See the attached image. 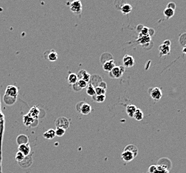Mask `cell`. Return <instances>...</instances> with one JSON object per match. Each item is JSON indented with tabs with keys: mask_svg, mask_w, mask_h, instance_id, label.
<instances>
[{
	"mask_svg": "<svg viewBox=\"0 0 186 173\" xmlns=\"http://www.w3.org/2000/svg\"><path fill=\"white\" fill-rule=\"evenodd\" d=\"M86 93L88 95L91 96H93L95 95V87H93L91 83L87 85V89H86Z\"/></svg>",
	"mask_w": 186,
	"mask_h": 173,
	"instance_id": "44dd1931",
	"label": "cell"
},
{
	"mask_svg": "<svg viewBox=\"0 0 186 173\" xmlns=\"http://www.w3.org/2000/svg\"><path fill=\"white\" fill-rule=\"evenodd\" d=\"M163 14H164L165 17L167 18V19H170V18L172 17L175 14V10L173 9L167 8L165 9L164 12H163Z\"/></svg>",
	"mask_w": 186,
	"mask_h": 173,
	"instance_id": "d6986e66",
	"label": "cell"
},
{
	"mask_svg": "<svg viewBox=\"0 0 186 173\" xmlns=\"http://www.w3.org/2000/svg\"><path fill=\"white\" fill-rule=\"evenodd\" d=\"M149 93L150 96L156 101H159L163 96L162 91L159 87H154L149 89Z\"/></svg>",
	"mask_w": 186,
	"mask_h": 173,
	"instance_id": "3957f363",
	"label": "cell"
},
{
	"mask_svg": "<svg viewBox=\"0 0 186 173\" xmlns=\"http://www.w3.org/2000/svg\"><path fill=\"white\" fill-rule=\"evenodd\" d=\"M24 124H26L27 126H28V125L31 124V123L33 121V118L30 115V114H28V115L26 116H24Z\"/></svg>",
	"mask_w": 186,
	"mask_h": 173,
	"instance_id": "4316f807",
	"label": "cell"
},
{
	"mask_svg": "<svg viewBox=\"0 0 186 173\" xmlns=\"http://www.w3.org/2000/svg\"><path fill=\"white\" fill-rule=\"evenodd\" d=\"M132 10V6L128 3H124L120 8V11L124 15L128 14Z\"/></svg>",
	"mask_w": 186,
	"mask_h": 173,
	"instance_id": "e0dca14e",
	"label": "cell"
},
{
	"mask_svg": "<svg viewBox=\"0 0 186 173\" xmlns=\"http://www.w3.org/2000/svg\"><path fill=\"white\" fill-rule=\"evenodd\" d=\"M124 150H129V151L131 152L132 153H133V154L135 155V156H136L137 155H138V148L136 147V145H127V147L125 148Z\"/></svg>",
	"mask_w": 186,
	"mask_h": 173,
	"instance_id": "7402d4cb",
	"label": "cell"
},
{
	"mask_svg": "<svg viewBox=\"0 0 186 173\" xmlns=\"http://www.w3.org/2000/svg\"><path fill=\"white\" fill-rule=\"evenodd\" d=\"M159 51H160V55L161 56L167 55L170 53V46L167 45L164 43H162L159 48Z\"/></svg>",
	"mask_w": 186,
	"mask_h": 173,
	"instance_id": "4fadbf2b",
	"label": "cell"
},
{
	"mask_svg": "<svg viewBox=\"0 0 186 173\" xmlns=\"http://www.w3.org/2000/svg\"><path fill=\"white\" fill-rule=\"evenodd\" d=\"M123 63L125 67H131L135 64V59L131 55H125L123 58Z\"/></svg>",
	"mask_w": 186,
	"mask_h": 173,
	"instance_id": "ba28073f",
	"label": "cell"
},
{
	"mask_svg": "<svg viewBox=\"0 0 186 173\" xmlns=\"http://www.w3.org/2000/svg\"><path fill=\"white\" fill-rule=\"evenodd\" d=\"M19 151H20L21 152H22L24 155L27 156L29 154H30V147L29 146L28 144H22V145H20L19 146Z\"/></svg>",
	"mask_w": 186,
	"mask_h": 173,
	"instance_id": "9a60e30c",
	"label": "cell"
},
{
	"mask_svg": "<svg viewBox=\"0 0 186 173\" xmlns=\"http://www.w3.org/2000/svg\"><path fill=\"white\" fill-rule=\"evenodd\" d=\"M77 84L80 86V88L82 89H84V88H86V87H87V85H88V83H87L86 81H84V80H81L80 79V80H78Z\"/></svg>",
	"mask_w": 186,
	"mask_h": 173,
	"instance_id": "f546056e",
	"label": "cell"
},
{
	"mask_svg": "<svg viewBox=\"0 0 186 173\" xmlns=\"http://www.w3.org/2000/svg\"><path fill=\"white\" fill-rule=\"evenodd\" d=\"M133 118H134L136 120L138 121H142L143 119V112L141 111L140 109H137L136 112H135V113H134V115H133Z\"/></svg>",
	"mask_w": 186,
	"mask_h": 173,
	"instance_id": "603a6c76",
	"label": "cell"
},
{
	"mask_svg": "<svg viewBox=\"0 0 186 173\" xmlns=\"http://www.w3.org/2000/svg\"><path fill=\"white\" fill-rule=\"evenodd\" d=\"M19 91L17 87L14 86V85H9L6 87L5 95H8L9 96L13 98H17V95H18Z\"/></svg>",
	"mask_w": 186,
	"mask_h": 173,
	"instance_id": "5b68a950",
	"label": "cell"
},
{
	"mask_svg": "<svg viewBox=\"0 0 186 173\" xmlns=\"http://www.w3.org/2000/svg\"><path fill=\"white\" fill-rule=\"evenodd\" d=\"M72 85H73V89L75 91L78 92V91H80L81 90H82V89H81L79 85H78L77 82L75 83H74V84H73Z\"/></svg>",
	"mask_w": 186,
	"mask_h": 173,
	"instance_id": "1f68e13d",
	"label": "cell"
},
{
	"mask_svg": "<svg viewBox=\"0 0 186 173\" xmlns=\"http://www.w3.org/2000/svg\"><path fill=\"white\" fill-rule=\"evenodd\" d=\"M55 131L53 129H50L48 131L45 132L44 134V138L47 139H52L55 137Z\"/></svg>",
	"mask_w": 186,
	"mask_h": 173,
	"instance_id": "ffe728a7",
	"label": "cell"
},
{
	"mask_svg": "<svg viewBox=\"0 0 186 173\" xmlns=\"http://www.w3.org/2000/svg\"><path fill=\"white\" fill-rule=\"evenodd\" d=\"M149 28H147L146 27H143L142 28V30L140 31L141 34L143 35H149Z\"/></svg>",
	"mask_w": 186,
	"mask_h": 173,
	"instance_id": "4dcf8cb0",
	"label": "cell"
},
{
	"mask_svg": "<svg viewBox=\"0 0 186 173\" xmlns=\"http://www.w3.org/2000/svg\"><path fill=\"white\" fill-rule=\"evenodd\" d=\"M121 157H122V160L125 163H129V162L133 161L136 156L131 152L127 150H124L122 153Z\"/></svg>",
	"mask_w": 186,
	"mask_h": 173,
	"instance_id": "52a82bcc",
	"label": "cell"
},
{
	"mask_svg": "<svg viewBox=\"0 0 186 173\" xmlns=\"http://www.w3.org/2000/svg\"><path fill=\"white\" fill-rule=\"evenodd\" d=\"M25 156H26L24 155L22 152H21L20 151H18L17 152L16 155H15V159H16V160L18 162H21L22 161H24V157Z\"/></svg>",
	"mask_w": 186,
	"mask_h": 173,
	"instance_id": "f1b7e54d",
	"label": "cell"
},
{
	"mask_svg": "<svg viewBox=\"0 0 186 173\" xmlns=\"http://www.w3.org/2000/svg\"><path fill=\"white\" fill-rule=\"evenodd\" d=\"M150 168L152 169L151 173H169L167 168L163 165L151 166Z\"/></svg>",
	"mask_w": 186,
	"mask_h": 173,
	"instance_id": "7c38bea8",
	"label": "cell"
},
{
	"mask_svg": "<svg viewBox=\"0 0 186 173\" xmlns=\"http://www.w3.org/2000/svg\"><path fill=\"white\" fill-rule=\"evenodd\" d=\"M55 125L57 128H62V129L66 130L69 128V121L68 119L65 117H59L56 120Z\"/></svg>",
	"mask_w": 186,
	"mask_h": 173,
	"instance_id": "8992f818",
	"label": "cell"
},
{
	"mask_svg": "<svg viewBox=\"0 0 186 173\" xmlns=\"http://www.w3.org/2000/svg\"><path fill=\"white\" fill-rule=\"evenodd\" d=\"M98 86H100L101 87H102V88H104V89H106L107 88V84H106V82H104L102 81V82L100 83L99 84V85H98Z\"/></svg>",
	"mask_w": 186,
	"mask_h": 173,
	"instance_id": "836d02e7",
	"label": "cell"
},
{
	"mask_svg": "<svg viewBox=\"0 0 186 173\" xmlns=\"http://www.w3.org/2000/svg\"><path fill=\"white\" fill-rule=\"evenodd\" d=\"M167 8H171V9H173V10H176V4H175L174 3H173V2H171V3H169V4H168L167 5Z\"/></svg>",
	"mask_w": 186,
	"mask_h": 173,
	"instance_id": "d6a6232c",
	"label": "cell"
},
{
	"mask_svg": "<svg viewBox=\"0 0 186 173\" xmlns=\"http://www.w3.org/2000/svg\"><path fill=\"white\" fill-rule=\"evenodd\" d=\"M138 41L140 44H142V45H145L148 44L151 41V37L149 35H143L140 33Z\"/></svg>",
	"mask_w": 186,
	"mask_h": 173,
	"instance_id": "5bb4252c",
	"label": "cell"
},
{
	"mask_svg": "<svg viewBox=\"0 0 186 173\" xmlns=\"http://www.w3.org/2000/svg\"><path fill=\"white\" fill-rule=\"evenodd\" d=\"M77 111H79L82 114L86 115V114H89L91 112V107L90 105L87 104L86 103L81 102L78 103L77 105Z\"/></svg>",
	"mask_w": 186,
	"mask_h": 173,
	"instance_id": "277c9868",
	"label": "cell"
},
{
	"mask_svg": "<svg viewBox=\"0 0 186 173\" xmlns=\"http://www.w3.org/2000/svg\"><path fill=\"white\" fill-rule=\"evenodd\" d=\"M78 80H84L87 83H89L91 79V75L86 70H81L77 73Z\"/></svg>",
	"mask_w": 186,
	"mask_h": 173,
	"instance_id": "30bf717a",
	"label": "cell"
},
{
	"mask_svg": "<svg viewBox=\"0 0 186 173\" xmlns=\"http://www.w3.org/2000/svg\"><path fill=\"white\" fill-rule=\"evenodd\" d=\"M55 131V135L57 136H62L66 132V130L62 129V128H57Z\"/></svg>",
	"mask_w": 186,
	"mask_h": 173,
	"instance_id": "83f0119b",
	"label": "cell"
},
{
	"mask_svg": "<svg viewBox=\"0 0 186 173\" xmlns=\"http://www.w3.org/2000/svg\"><path fill=\"white\" fill-rule=\"evenodd\" d=\"M29 114H30L33 119L37 117V116L39 115V110L37 107H33L30 109V113Z\"/></svg>",
	"mask_w": 186,
	"mask_h": 173,
	"instance_id": "cb8c5ba5",
	"label": "cell"
},
{
	"mask_svg": "<svg viewBox=\"0 0 186 173\" xmlns=\"http://www.w3.org/2000/svg\"><path fill=\"white\" fill-rule=\"evenodd\" d=\"M137 109H138V108H137L136 105H127V107H126V113L127 114V115H128L129 117L133 118L134 113H135V112H136Z\"/></svg>",
	"mask_w": 186,
	"mask_h": 173,
	"instance_id": "2e32d148",
	"label": "cell"
},
{
	"mask_svg": "<svg viewBox=\"0 0 186 173\" xmlns=\"http://www.w3.org/2000/svg\"><path fill=\"white\" fill-rule=\"evenodd\" d=\"M82 3L80 0H74L71 2L70 6H69L71 12L74 13L76 15H79L82 13Z\"/></svg>",
	"mask_w": 186,
	"mask_h": 173,
	"instance_id": "7a4b0ae2",
	"label": "cell"
},
{
	"mask_svg": "<svg viewBox=\"0 0 186 173\" xmlns=\"http://www.w3.org/2000/svg\"><path fill=\"white\" fill-rule=\"evenodd\" d=\"M95 95H106V89L102 88L100 86H97L95 87Z\"/></svg>",
	"mask_w": 186,
	"mask_h": 173,
	"instance_id": "484cf974",
	"label": "cell"
},
{
	"mask_svg": "<svg viewBox=\"0 0 186 173\" xmlns=\"http://www.w3.org/2000/svg\"><path fill=\"white\" fill-rule=\"evenodd\" d=\"M125 70V69L124 66H115L109 72V76L112 79H119L122 77Z\"/></svg>",
	"mask_w": 186,
	"mask_h": 173,
	"instance_id": "6da1fadb",
	"label": "cell"
},
{
	"mask_svg": "<svg viewBox=\"0 0 186 173\" xmlns=\"http://www.w3.org/2000/svg\"><path fill=\"white\" fill-rule=\"evenodd\" d=\"M163 43H164V44L167 45H169V46L171 45V41H170L169 40H165V41L163 42Z\"/></svg>",
	"mask_w": 186,
	"mask_h": 173,
	"instance_id": "e575fe53",
	"label": "cell"
},
{
	"mask_svg": "<svg viewBox=\"0 0 186 173\" xmlns=\"http://www.w3.org/2000/svg\"><path fill=\"white\" fill-rule=\"evenodd\" d=\"M93 99L97 103H103L106 99V95H95Z\"/></svg>",
	"mask_w": 186,
	"mask_h": 173,
	"instance_id": "d4e9b609",
	"label": "cell"
},
{
	"mask_svg": "<svg viewBox=\"0 0 186 173\" xmlns=\"http://www.w3.org/2000/svg\"><path fill=\"white\" fill-rule=\"evenodd\" d=\"M182 52H183V53L186 54V45H185V46H183V49H182Z\"/></svg>",
	"mask_w": 186,
	"mask_h": 173,
	"instance_id": "d590c367",
	"label": "cell"
},
{
	"mask_svg": "<svg viewBox=\"0 0 186 173\" xmlns=\"http://www.w3.org/2000/svg\"><path fill=\"white\" fill-rule=\"evenodd\" d=\"M114 67H115V64L113 59L107 61L103 63V69L108 73L114 68Z\"/></svg>",
	"mask_w": 186,
	"mask_h": 173,
	"instance_id": "8fae6325",
	"label": "cell"
},
{
	"mask_svg": "<svg viewBox=\"0 0 186 173\" xmlns=\"http://www.w3.org/2000/svg\"><path fill=\"white\" fill-rule=\"evenodd\" d=\"M45 59H48L50 61H55L57 59V53L55 52V50H50L46 51L44 53Z\"/></svg>",
	"mask_w": 186,
	"mask_h": 173,
	"instance_id": "9c48e42d",
	"label": "cell"
},
{
	"mask_svg": "<svg viewBox=\"0 0 186 173\" xmlns=\"http://www.w3.org/2000/svg\"><path fill=\"white\" fill-rule=\"evenodd\" d=\"M68 80L69 83L71 85L77 83L78 81V77H77V74L73 73H69L68 77Z\"/></svg>",
	"mask_w": 186,
	"mask_h": 173,
	"instance_id": "ac0fdd59",
	"label": "cell"
}]
</instances>
